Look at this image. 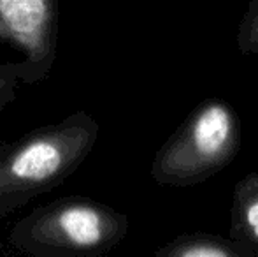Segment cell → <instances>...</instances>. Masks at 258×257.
Masks as SVG:
<instances>
[{
  "label": "cell",
  "mask_w": 258,
  "mask_h": 257,
  "mask_svg": "<svg viewBox=\"0 0 258 257\" xmlns=\"http://www.w3.org/2000/svg\"><path fill=\"white\" fill-rule=\"evenodd\" d=\"M99 134L88 111H76L0 144V220L63 185L90 157Z\"/></svg>",
  "instance_id": "1"
},
{
  "label": "cell",
  "mask_w": 258,
  "mask_h": 257,
  "mask_svg": "<svg viewBox=\"0 0 258 257\" xmlns=\"http://www.w3.org/2000/svg\"><path fill=\"white\" fill-rule=\"evenodd\" d=\"M128 234V217L99 199L61 195L18 219L7 233L9 250L28 257H100Z\"/></svg>",
  "instance_id": "2"
},
{
  "label": "cell",
  "mask_w": 258,
  "mask_h": 257,
  "mask_svg": "<svg viewBox=\"0 0 258 257\" xmlns=\"http://www.w3.org/2000/svg\"><path fill=\"white\" fill-rule=\"evenodd\" d=\"M241 150V120L223 99H204L158 148L150 175L162 187H191L223 171Z\"/></svg>",
  "instance_id": "3"
},
{
  "label": "cell",
  "mask_w": 258,
  "mask_h": 257,
  "mask_svg": "<svg viewBox=\"0 0 258 257\" xmlns=\"http://www.w3.org/2000/svg\"><path fill=\"white\" fill-rule=\"evenodd\" d=\"M58 16V0H0V46L20 52L23 85H37L51 74Z\"/></svg>",
  "instance_id": "4"
},
{
  "label": "cell",
  "mask_w": 258,
  "mask_h": 257,
  "mask_svg": "<svg viewBox=\"0 0 258 257\" xmlns=\"http://www.w3.org/2000/svg\"><path fill=\"white\" fill-rule=\"evenodd\" d=\"M230 238L258 257V173L242 176L234 187Z\"/></svg>",
  "instance_id": "5"
},
{
  "label": "cell",
  "mask_w": 258,
  "mask_h": 257,
  "mask_svg": "<svg viewBox=\"0 0 258 257\" xmlns=\"http://www.w3.org/2000/svg\"><path fill=\"white\" fill-rule=\"evenodd\" d=\"M156 257H255L232 238L211 233H186L156 248Z\"/></svg>",
  "instance_id": "6"
},
{
  "label": "cell",
  "mask_w": 258,
  "mask_h": 257,
  "mask_svg": "<svg viewBox=\"0 0 258 257\" xmlns=\"http://www.w3.org/2000/svg\"><path fill=\"white\" fill-rule=\"evenodd\" d=\"M20 85H23V67L20 60L0 62V117L16 100Z\"/></svg>",
  "instance_id": "7"
},
{
  "label": "cell",
  "mask_w": 258,
  "mask_h": 257,
  "mask_svg": "<svg viewBox=\"0 0 258 257\" xmlns=\"http://www.w3.org/2000/svg\"><path fill=\"white\" fill-rule=\"evenodd\" d=\"M237 48L242 55L258 57V0H249L237 28Z\"/></svg>",
  "instance_id": "8"
}]
</instances>
